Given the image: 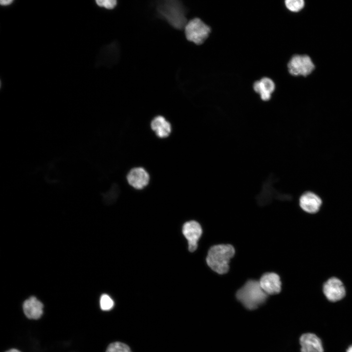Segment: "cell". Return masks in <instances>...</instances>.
Instances as JSON below:
<instances>
[{"label":"cell","instance_id":"cell-1","mask_svg":"<svg viewBox=\"0 0 352 352\" xmlns=\"http://www.w3.org/2000/svg\"><path fill=\"white\" fill-rule=\"evenodd\" d=\"M235 252L234 247L229 244L214 245L208 250L206 258V263L212 270L218 274H225L229 269V263Z\"/></svg>","mask_w":352,"mask_h":352},{"label":"cell","instance_id":"cell-2","mask_svg":"<svg viewBox=\"0 0 352 352\" xmlns=\"http://www.w3.org/2000/svg\"><path fill=\"white\" fill-rule=\"evenodd\" d=\"M236 298L248 309H254L264 304L267 294L262 288L259 281L249 280L236 292Z\"/></svg>","mask_w":352,"mask_h":352},{"label":"cell","instance_id":"cell-3","mask_svg":"<svg viewBox=\"0 0 352 352\" xmlns=\"http://www.w3.org/2000/svg\"><path fill=\"white\" fill-rule=\"evenodd\" d=\"M158 13L173 27L184 28L187 24L185 10L179 1L166 0L161 2L157 7Z\"/></svg>","mask_w":352,"mask_h":352},{"label":"cell","instance_id":"cell-4","mask_svg":"<svg viewBox=\"0 0 352 352\" xmlns=\"http://www.w3.org/2000/svg\"><path fill=\"white\" fill-rule=\"evenodd\" d=\"M184 30L187 39L197 45L202 44L211 32L210 27L198 18L188 22Z\"/></svg>","mask_w":352,"mask_h":352},{"label":"cell","instance_id":"cell-5","mask_svg":"<svg viewBox=\"0 0 352 352\" xmlns=\"http://www.w3.org/2000/svg\"><path fill=\"white\" fill-rule=\"evenodd\" d=\"M287 67L291 75L306 76L313 71L314 65L308 56L295 55L289 61Z\"/></svg>","mask_w":352,"mask_h":352},{"label":"cell","instance_id":"cell-6","mask_svg":"<svg viewBox=\"0 0 352 352\" xmlns=\"http://www.w3.org/2000/svg\"><path fill=\"white\" fill-rule=\"evenodd\" d=\"M323 291L327 299L332 302L341 300L346 295L343 283L336 277H331L324 283Z\"/></svg>","mask_w":352,"mask_h":352},{"label":"cell","instance_id":"cell-7","mask_svg":"<svg viewBox=\"0 0 352 352\" xmlns=\"http://www.w3.org/2000/svg\"><path fill=\"white\" fill-rule=\"evenodd\" d=\"M182 233L188 241L189 251H195L198 247V241L202 233L200 225L195 220L187 221L183 226Z\"/></svg>","mask_w":352,"mask_h":352},{"label":"cell","instance_id":"cell-8","mask_svg":"<svg viewBox=\"0 0 352 352\" xmlns=\"http://www.w3.org/2000/svg\"><path fill=\"white\" fill-rule=\"evenodd\" d=\"M274 81L268 77H264L253 83L252 88L255 93L259 94L263 101H269L276 89Z\"/></svg>","mask_w":352,"mask_h":352},{"label":"cell","instance_id":"cell-9","mask_svg":"<svg viewBox=\"0 0 352 352\" xmlns=\"http://www.w3.org/2000/svg\"><path fill=\"white\" fill-rule=\"evenodd\" d=\"M260 285L267 295L279 293L281 290L282 283L280 276L273 272L264 274L260 279Z\"/></svg>","mask_w":352,"mask_h":352},{"label":"cell","instance_id":"cell-10","mask_svg":"<svg viewBox=\"0 0 352 352\" xmlns=\"http://www.w3.org/2000/svg\"><path fill=\"white\" fill-rule=\"evenodd\" d=\"M127 179L131 186L140 190L148 184L150 176L145 169L142 167H136L130 170L127 175Z\"/></svg>","mask_w":352,"mask_h":352},{"label":"cell","instance_id":"cell-11","mask_svg":"<svg viewBox=\"0 0 352 352\" xmlns=\"http://www.w3.org/2000/svg\"><path fill=\"white\" fill-rule=\"evenodd\" d=\"M299 341L301 352H324L321 339L313 333L302 334Z\"/></svg>","mask_w":352,"mask_h":352},{"label":"cell","instance_id":"cell-12","mask_svg":"<svg viewBox=\"0 0 352 352\" xmlns=\"http://www.w3.org/2000/svg\"><path fill=\"white\" fill-rule=\"evenodd\" d=\"M322 201L321 198L315 193L307 192L300 198L299 205L305 212L314 214L317 212L321 207Z\"/></svg>","mask_w":352,"mask_h":352},{"label":"cell","instance_id":"cell-13","mask_svg":"<svg viewBox=\"0 0 352 352\" xmlns=\"http://www.w3.org/2000/svg\"><path fill=\"white\" fill-rule=\"evenodd\" d=\"M43 304L35 297L31 296L23 304V309L26 316L31 319H37L43 312Z\"/></svg>","mask_w":352,"mask_h":352},{"label":"cell","instance_id":"cell-14","mask_svg":"<svg viewBox=\"0 0 352 352\" xmlns=\"http://www.w3.org/2000/svg\"><path fill=\"white\" fill-rule=\"evenodd\" d=\"M151 127L156 135L160 138L168 137L171 132V124L160 115L155 117L151 121Z\"/></svg>","mask_w":352,"mask_h":352},{"label":"cell","instance_id":"cell-15","mask_svg":"<svg viewBox=\"0 0 352 352\" xmlns=\"http://www.w3.org/2000/svg\"><path fill=\"white\" fill-rule=\"evenodd\" d=\"M285 4L290 11L297 12L304 7L305 2L303 0H286Z\"/></svg>","mask_w":352,"mask_h":352},{"label":"cell","instance_id":"cell-16","mask_svg":"<svg viewBox=\"0 0 352 352\" xmlns=\"http://www.w3.org/2000/svg\"><path fill=\"white\" fill-rule=\"evenodd\" d=\"M106 352H132L130 347L126 344L116 342L109 345Z\"/></svg>","mask_w":352,"mask_h":352},{"label":"cell","instance_id":"cell-17","mask_svg":"<svg viewBox=\"0 0 352 352\" xmlns=\"http://www.w3.org/2000/svg\"><path fill=\"white\" fill-rule=\"evenodd\" d=\"M100 305L102 310H109L113 308L114 302L108 295L104 294L100 297Z\"/></svg>","mask_w":352,"mask_h":352},{"label":"cell","instance_id":"cell-18","mask_svg":"<svg viewBox=\"0 0 352 352\" xmlns=\"http://www.w3.org/2000/svg\"><path fill=\"white\" fill-rule=\"evenodd\" d=\"M95 1L99 6L108 9H113L117 3L115 0H96Z\"/></svg>","mask_w":352,"mask_h":352},{"label":"cell","instance_id":"cell-19","mask_svg":"<svg viewBox=\"0 0 352 352\" xmlns=\"http://www.w3.org/2000/svg\"><path fill=\"white\" fill-rule=\"evenodd\" d=\"M13 2V0H1L0 1V4L2 6H8L10 5Z\"/></svg>","mask_w":352,"mask_h":352},{"label":"cell","instance_id":"cell-20","mask_svg":"<svg viewBox=\"0 0 352 352\" xmlns=\"http://www.w3.org/2000/svg\"><path fill=\"white\" fill-rule=\"evenodd\" d=\"M6 352H21L19 350L15 349H11L9 351H6Z\"/></svg>","mask_w":352,"mask_h":352},{"label":"cell","instance_id":"cell-21","mask_svg":"<svg viewBox=\"0 0 352 352\" xmlns=\"http://www.w3.org/2000/svg\"><path fill=\"white\" fill-rule=\"evenodd\" d=\"M346 352H352V345L347 349Z\"/></svg>","mask_w":352,"mask_h":352}]
</instances>
